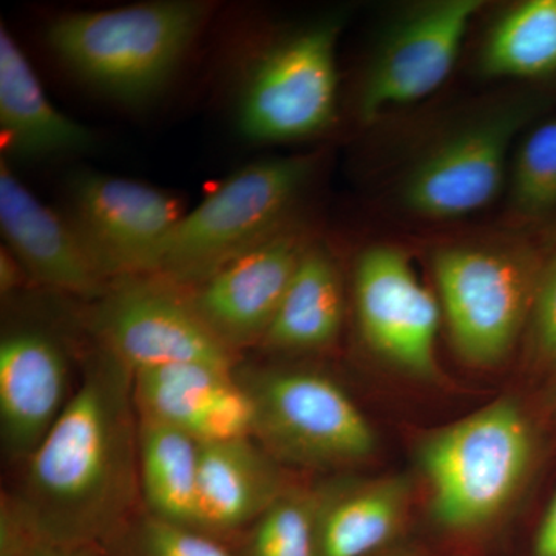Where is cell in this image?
Instances as JSON below:
<instances>
[{"instance_id":"4","label":"cell","mask_w":556,"mask_h":556,"mask_svg":"<svg viewBox=\"0 0 556 556\" xmlns=\"http://www.w3.org/2000/svg\"><path fill=\"white\" fill-rule=\"evenodd\" d=\"M314 170L316 159L299 155L257 161L233 172L179 219L156 277L197 287L285 228Z\"/></svg>"},{"instance_id":"28","label":"cell","mask_w":556,"mask_h":556,"mask_svg":"<svg viewBox=\"0 0 556 556\" xmlns=\"http://www.w3.org/2000/svg\"><path fill=\"white\" fill-rule=\"evenodd\" d=\"M20 273H25L20 262L11 255L9 249L7 251L3 249L2 255H0V288H2L3 294L20 285Z\"/></svg>"},{"instance_id":"6","label":"cell","mask_w":556,"mask_h":556,"mask_svg":"<svg viewBox=\"0 0 556 556\" xmlns=\"http://www.w3.org/2000/svg\"><path fill=\"white\" fill-rule=\"evenodd\" d=\"M342 16H328L278 39L249 65L237 101V127L263 144L299 141L338 116V42Z\"/></svg>"},{"instance_id":"17","label":"cell","mask_w":556,"mask_h":556,"mask_svg":"<svg viewBox=\"0 0 556 556\" xmlns=\"http://www.w3.org/2000/svg\"><path fill=\"white\" fill-rule=\"evenodd\" d=\"M280 496L276 467L251 438L200 444V530L239 529L262 517Z\"/></svg>"},{"instance_id":"24","label":"cell","mask_w":556,"mask_h":556,"mask_svg":"<svg viewBox=\"0 0 556 556\" xmlns=\"http://www.w3.org/2000/svg\"><path fill=\"white\" fill-rule=\"evenodd\" d=\"M251 556H318L316 510L299 496L281 495L258 518Z\"/></svg>"},{"instance_id":"8","label":"cell","mask_w":556,"mask_h":556,"mask_svg":"<svg viewBox=\"0 0 556 556\" xmlns=\"http://www.w3.org/2000/svg\"><path fill=\"white\" fill-rule=\"evenodd\" d=\"M532 102L511 101L489 110L428 150L401 186V201L416 217L452 222L497 199L515 141L532 116Z\"/></svg>"},{"instance_id":"21","label":"cell","mask_w":556,"mask_h":556,"mask_svg":"<svg viewBox=\"0 0 556 556\" xmlns=\"http://www.w3.org/2000/svg\"><path fill=\"white\" fill-rule=\"evenodd\" d=\"M479 68L493 78H543L556 73V0H525L492 25Z\"/></svg>"},{"instance_id":"20","label":"cell","mask_w":556,"mask_h":556,"mask_svg":"<svg viewBox=\"0 0 556 556\" xmlns=\"http://www.w3.org/2000/svg\"><path fill=\"white\" fill-rule=\"evenodd\" d=\"M404 479H387L334 500L316 515L318 556H365L393 535L407 504Z\"/></svg>"},{"instance_id":"7","label":"cell","mask_w":556,"mask_h":556,"mask_svg":"<svg viewBox=\"0 0 556 556\" xmlns=\"http://www.w3.org/2000/svg\"><path fill=\"white\" fill-rule=\"evenodd\" d=\"M254 434L277 456L305 466L367 459L376 434L345 390L311 371H266L249 380Z\"/></svg>"},{"instance_id":"19","label":"cell","mask_w":556,"mask_h":556,"mask_svg":"<svg viewBox=\"0 0 556 556\" xmlns=\"http://www.w3.org/2000/svg\"><path fill=\"white\" fill-rule=\"evenodd\" d=\"M199 459L200 442L186 431L139 416V490L153 518L199 529Z\"/></svg>"},{"instance_id":"13","label":"cell","mask_w":556,"mask_h":556,"mask_svg":"<svg viewBox=\"0 0 556 556\" xmlns=\"http://www.w3.org/2000/svg\"><path fill=\"white\" fill-rule=\"evenodd\" d=\"M311 243L289 223L193 287V309L229 350L263 342Z\"/></svg>"},{"instance_id":"18","label":"cell","mask_w":556,"mask_h":556,"mask_svg":"<svg viewBox=\"0 0 556 556\" xmlns=\"http://www.w3.org/2000/svg\"><path fill=\"white\" fill-rule=\"evenodd\" d=\"M343 289L327 249L311 243L300 260L263 343L276 350L316 351L338 340Z\"/></svg>"},{"instance_id":"27","label":"cell","mask_w":556,"mask_h":556,"mask_svg":"<svg viewBox=\"0 0 556 556\" xmlns=\"http://www.w3.org/2000/svg\"><path fill=\"white\" fill-rule=\"evenodd\" d=\"M535 556H556V493L538 530Z\"/></svg>"},{"instance_id":"30","label":"cell","mask_w":556,"mask_h":556,"mask_svg":"<svg viewBox=\"0 0 556 556\" xmlns=\"http://www.w3.org/2000/svg\"><path fill=\"white\" fill-rule=\"evenodd\" d=\"M554 402H555V404H556V390H555V397H554Z\"/></svg>"},{"instance_id":"12","label":"cell","mask_w":556,"mask_h":556,"mask_svg":"<svg viewBox=\"0 0 556 556\" xmlns=\"http://www.w3.org/2000/svg\"><path fill=\"white\" fill-rule=\"evenodd\" d=\"M358 327L367 345L416 378L437 375L442 309L401 248L375 244L362 252L354 273Z\"/></svg>"},{"instance_id":"11","label":"cell","mask_w":556,"mask_h":556,"mask_svg":"<svg viewBox=\"0 0 556 556\" xmlns=\"http://www.w3.org/2000/svg\"><path fill=\"white\" fill-rule=\"evenodd\" d=\"M481 0H434L413 7L383 36L358 93L365 124L430 97L455 68Z\"/></svg>"},{"instance_id":"2","label":"cell","mask_w":556,"mask_h":556,"mask_svg":"<svg viewBox=\"0 0 556 556\" xmlns=\"http://www.w3.org/2000/svg\"><path fill=\"white\" fill-rule=\"evenodd\" d=\"M214 5L160 0L56 17L47 42L91 89L129 108L155 100L167 86Z\"/></svg>"},{"instance_id":"22","label":"cell","mask_w":556,"mask_h":556,"mask_svg":"<svg viewBox=\"0 0 556 556\" xmlns=\"http://www.w3.org/2000/svg\"><path fill=\"white\" fill-rule=\"evenodd\" d=\"M237 386L232 368L211 364H178L134 372L139 416L152 417L192 437L203 416Z\"/></svg>"},{"instance_id":"16","label":"cell","mask_w":556,"mask_h":556,"mask_svg":"<svg viewBox=\"0 0 556 556\" xmlns=\"http://www.w3.org/2000/svg\"><path fill=\"white\" fill-rule=\"evenodd\" d=\"M0 135L5 156L25 161L73 155L94 144L89 127L49 100L5 25L0 27Z\"/></svg>"},{"instance_id":"14","label":"cell","mask_w":556,"mask_h":556,"mask_svg":"<svg viewBox=\"0 0 556 556\" xmlns=\"http://www.w3.org/2000/svg\"><path fill=\"white\" fill-rule=\"evenodd\" d=\"M68 365L56 340L11 332L0 343V438L10 459L33 455L67 405Z\"/></svg>"},{"instance_id":"23","label":"cell","mask_w":556,"mask_h":556,"mask_svg":"<svg viewBox=\"0 0 556 556\" xmlns=\"http://www.w3.org/2000/svg\"><path fill=\"white\" fill-rule=\"evenodd\" d=\"M508 204L517 217L540 222L556 214V118L527 131L508 167Z\"/></svg>"},{"instance_id":"5","label":"cell","mask_w":556,"mask_h":556,"mask_svg":"<svg viewBox=\"0 0 556 556\" xmlns=\"http://www.w3.org/2000/svg\"><path fill=\"white\" fill-rule=\"evenodd\" d=\"M543 265L518 241H460L433 252L438 300L460 357L492 367L530 318Z\"/></svg>"},{"instance_id":"15","label":"cell","mask_w":556,"mask_h":556,"mask_svg":"<svg viewBox=\"0 0 556 556\" xmlns=\"http://www.w3.org/2000/svg\"><path fill=\"white\" fill-rule=\"evenodd\" d=\"M0 228L7 249L28 276L47 287L94 298L105 289V278L93 265L67 217L40 203L0 163Z\"/></svg>"},{"instance_id":"26","label":"cell","mask_w":556,"mask_h":556,"mask_svg":"<svg viewBox=\"0 0 556 556\" xmlns=\"http://www.w3.org/2000/svg\"><path fill=\"white\" fill-rule=\"evenodd\" d=\"M530 325L538 353L556 362V252L544 263L538 277Z\"/></svg>"},{"instance_id":"10","label":"cell","mask_w":556,"mask_h":556,"mask_svg":"<svg viewBox=\"0 0 556 556\" xmlns=\"http://www.w3.org/2000/svg\"><path fill=\"white\" fill-rule=\"evenodd\" d=\"M153 278H123L104 292L94 328L105 351L131 372L178 364L232 368V350L201 320L189 298Z\"/></svg>"},{"instance_id":"9","label":"cell","mask_w":556,"mask_h":556,"mask_svg":"<svg viewBox=\"0 0 556 556\" xmlns=\"http://www.w3.org/2000/svg\"><path fill=\"white\" fill-rule=\"evenodd\" d=\"M182 215L177 199L135 179L83 172L70 181L67 219L105 280L159 276Z\"/></svg>"},{"instance_id":"1","label":"cell","mask_w":556,"mask_h":556,"mask_svg":"<svg viewBox=\"0 0 556 556\" xmlns=\"http://www.w3.org/2000/svg\"><path fill=\"white\" fill-rule=\"evenodd\" d=\"M134 372L104 351L27 459L17 510L33 543L78 548L108 535L139 490Z\"/></svg>"},{"instance_id":"3","label":"cell","mask_w":556,"mask_h":556,"mask_svg":"<svg viewBox=\"0 0 556 556\" xmlns=\"http://www.w3.org/2000/svg\"><path fill=\"white\" fill-rule=\"evenodd\" d=\"M532 456V430L511 399L431 433L419 464L438 525L453 532L489 525L518 492Z\"/></svg>"},{"instance_id":"25","label":"cell","mask_w":556,"mask_h":556,"mask_svg":"<svg viewBox=\"0 0 556 556\" xmlns=\"http://www.w3.org/2000/svg\"><path fill=\"white\" fill-rule=\"evenodd\" d=\"M142 540L148 556H232L203 530L153 517L146 522Z\"/></svg>"},{"instance_id":"29","label":"cell","mask_w":556,"mask_h":556,"mask_svg":"<svg viewBox=\"0 0 556 556\" xmlns=\"http://www.w3.org/2000/svg\"><path fill=\"white\" fill-rule=\"evenodd\" d=\"M20 556H90L83 554L78 548L56 547L50 544L31 543L25 547Z\"/></svg>"}]
</instances>
